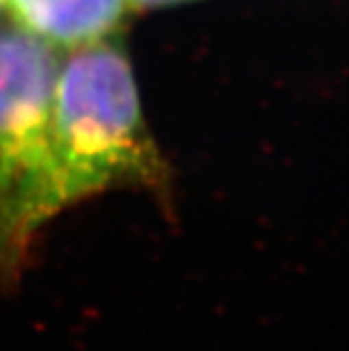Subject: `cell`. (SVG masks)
I'll return each mask as SVG.
<instances>
[{
	"label": "cell",
	"mask_w": 349,
	"mask_h": 351,
	"mask_svg": "<svg viewBox=\"0 0 349 351\" xmlns=\"http://www.w3.org/2000/svg\"><path fill=\"white\" fill-rule=\"evenodd\" d=\"M3 9H5V0H0V13H3Z\"/></svg>",
	"instance_id": "obj_5"
},
{
	"label": "cell",
	"mask_w": 349,
	"mask_h": 351,
	"mask_svg": "<svg viewBox=\"0 0 349 351\" xmlns=\"http://www.w3.org/2000/svg\"><path fill=\"white\" fill-rule=\"evenodd\" d=\"M141 187L171 202V169L141 114L122 47L101 38L61 63L53 97L51 213L110 187Z\"/></svg>",
	"instance_id": "obj_1"
},
{
	"label": "cell",
	"mask_w": 349,
	"mask_h": 351,
	"mask_svg": "<svg viewBox=\"0 0 349 351\" xmlns=\"http://www.w3.org/2000/svg\"><path fill=\"white\" fill-rule=\"evenodd\" d=\"M59 55L21 25L0 29V284L27 267L53 219V97Z\"/></svg>",
	"instance_id": "obj_2"
},
{
	"label": "cell",
	"mask_w": 349,
	"mask_h": 351,
	"mask_svg": "<svg viewBox=\"0 0 349 351\" xmlns=\"http://www.w3.org/2000/svg\"><path fill=\"white\" fill-rule=\"evenodd\" d=\"M133 7H160V5H171V3H181V0H126Z\"/></svg>",
	"instance_id": "obj_4"
},
{
	"label": "cell",
	"mask_w": 349,
	"mask_h": 351,
	"mask_svg": "<svg viewBox=\"0 0 349 351\" xmlns=\"http://www.w3.org/2000/svg\"><path fill=\"white\" fill-rule=\"evenodd\" d=\"M17 23L57 47L106 38L120 23L126 0H5Z\"/></svg>",
	"instance_id": "obj_3"
}]
</instances>
